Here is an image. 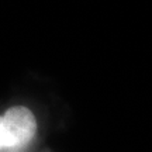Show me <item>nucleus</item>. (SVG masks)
Wrapping results in <instances>:
<instances>
[{
    "label": "nucleus",
    "mask_w": 152,
    "mask_h": 152,
    "mask_svg": "<svg viewBox=\"0 0 152 152\" xmlns=\"http://www.w3.org/2000/svg\"><path fill=\"white\" fill-rule=\"evenodd\" d=\"M37 134V120L33 111L16 106L0 115V151L21 149Z\"/></svg>",
    "instance_id": "obj_1"
}]
</instances>
